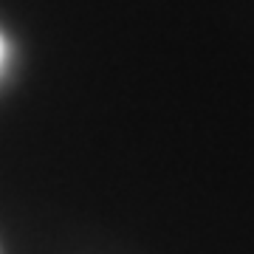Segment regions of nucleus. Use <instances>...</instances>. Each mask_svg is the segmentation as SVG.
I'll list each match as a JSON object with an SVG mask.
<instances>
[{"instance_id":"1","label":"nucleus","mask_w":254,"mask_h":254,"mask_svg":"<svg viewBox=\"0 0 254 254\" xmlns=\"http://www.w3.org/2000/svg\"><path fill=\"white\" fill-rule=\"evenodd\" d=\"M3 63H6V40L0 34V68H3Z\"/></svg>"}]
</instances>
